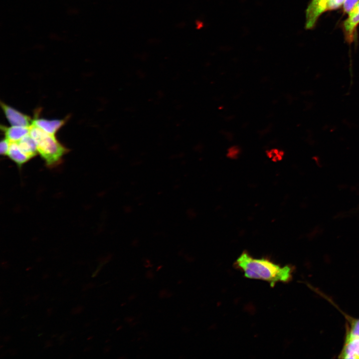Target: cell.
<instances>
[{
  "mask_svg": "<svg viewBox=\"0 0 359 359\" xmlns=\"http://www.w3.org/2000/svg\"><path fill=\"white\" fill-rule=\"evenodd\" d=\"M235 265L243 272L245 277L266 281L272 287L278 282H289L293 272L291 266H281L267 258H254L247 252L240 255Z\"/></svg>",
  "mask_w": 359,
  "mask_h": 359,
  "instance_id": "1",
  "label": "cell"
},
{
  "mask_svg": "<svg viewBox=\"0 0 359 359\" xmlns=\"http://www.w3.org/2000/svg\"><path fill=\"white\" fill-rule=\"evenodd\" d=\"M29 134L36 142L38 154L47 168H53L61 163L69 149L57 140L55 135L47 133L33 124L30 126Z\"/></svg>",
  "mask_w": 359,
  "mask_h": 359,
  "instance_id": "2",
  "label": "cell"
},
{
  "mask_svg": "<svg viewBox=\"0 0 359 359\" xmlns=\"http://www.w3.org/2000/svg\"><path fill=\"white\" fill-rule=\"evenodd\" d=\"M329 0H311L306 12V28L311 29L320 16L327 10Z\"/></svg>",
  "mask_w": 359,
  "mask_h": 359,
  "instance_id": "3",
  "label": "cell"
},
{
  "mask_svg": "<svg viewBox=\"0 0 359 359\" xmlns=\"http://www.w3.org/2000/svg\"><path fill=\"white\" fill-rule=\"evenodd\" d=\"M0 105L6 119L11 126L29 127L31 125L32 120L28 115L2 101L0 102Z\"/></svg>",
  "mask_w": 359,
  "mask_h": 359,
  "instance_id": "4",
  "label": "cell"
},
{
  "mask_svg": "<svg viewBox=\"0 0 359 359\" xmlns=\"http://www.w3.org/2000/svg\"><path fill=\"white\" fill-rule=\"evenodd\" d=\"M348 14V17L343 23V30L346 40L351 42L354 39L356 29L359 24V1Z\"/></svg>",
  "mask_w": 359,
  "mask_h": 359,
  "instance_id": "5",
  "label": "cell"
},
{
  "mask_svg": "<svg viewBox=\"0 0 359 359\" xmlns=\"http://www.w3.org/2000/svg\"><path fill=\"white\" fill-rule=\"evenodd\" d=\"M66 119L47 120L35 117L32 120V124L43 130L47 133L55 135L56 133L65 123Z\"/></svg>",
  "mask_w": 359,
  "mask_h": 359,
  "instance_id": "6",
  "label": "cell"
},
{
  "mask_svg": "<svg viewBox=\"0 0 359 359\" xmlns=\"http://www.w3.org/2000/svg\"><path fill=\"white\" fill-rule=\"evenodd\" d=\"M0 129L5 138L11 142H16L29 133L30 126H11L8 127L1 125Z\"/></svg>",
  "mask_w": 359,
  "mask_h": 359,
  "instance_id": "7",
  "label": "cell"
},
{
  "mask_svg": "<svg viewBox=\"0 0 359 359\" xmlns=\"http://www.w3.org/2000/svg\"><path fill=\"white\" fill-rule=\"evenodd\" d=\"M339 355V358L359 359V337L346 339Z\"/></svg>",
  "mask_w": 359,
  "mask_h": 359,
  "instance_id": "8",
  "label": "cell"
},
{
  "mask_svg": "<svg viewBox=\"0 0 359 359\" xmlns=\"http://www.w3.org/2000/svg\"><path fill=\"white\" fill-rule=\"evenodd\" d=\"M19 169L31 159L23 153L16 142H11L7 155Z\"/></svg>",
  "mask_w": 359,
  "mask_h": 359,
  "instance_id": "9",
  "label": "cell"
},
{
  "mask_svg": "<svg viewBox=\"0 0 359 359\" xmlns=\"http://www.w3.org/2000/svg\"><path fill=\"white\" fill-rule=\"evenodd\" d=\"M21 150L32 159L38 154L37 144L29 134L16 142Z\"/></svg>",
  "mask_w": 359,
  "mask_h": 359,
  "instance_id": "10",
  "label": "cell"
},
{
  "mask_svg": "<svg viewBox=\"0 0 359 359\" xmlns=\"http://www.w3.org/2000/svg\"><path fill=\"white\" fill-rule=\"evenodd\" d=\"M357 337H359V319L351 320L350 326L347 329L346 339Z\"/></svg>",
  "mask_w": 359,
  "mask_h": 359,
  "instance_id": "11",
  "label": "cell"
},
{
  "mask_svg": "<svg viewBox=\"0 0 359 359\" xmlns=\"http://www.w3.org/2000/svg\"><path fill=\"white\" fill-rule=\"evenodd\" d=\"M11 142L6 138L2 139L0 143V153L2 156H7Z\"/></svg>",
  "mask_w": 359,
  "mask_h": 359,
  "instance_id": "12",
  "label": "cell"
},
{
  "mask_svg": "<svg viewBox=\"0 0 359 359\" xmlns=\"http://www.w3.org/2000/svg\"><path fill=\"white\" fill-rule=\"evenodd\" d=\"M267 155L273 161H276L282 159L283 152L276 149H272L267 152Z\"/></svg>",
  "mask_w": 359,
  "mask_h": 359,
  "instance_id": "13",
  "label": "cell"
},
{
  "mask_svg": "<svg viewBox=\"0 0 359 359\" xmlns=\"http://www.w3.org/2000/svg\"><path fill=\"white\" fill-rule=\"evenodd\" d=\"M345 1V0H329L327 10L337 9L344 4Z\"/></svg>",
  "mask_w": 359,
  "mask_h": 359,
  "instance_id": "14",
  "label": "cell"
},
{
  "mask_svg": "<svg viewBox=\"0 0 359 359\" xmlns=\"http://www.w3.org/2000/svg\"><path fill=\"white\" fill-rule=\"evenodd\" d=\"M359 1V0H345L343 4L344 11L348 13Z\"/></svg>",
  "mask_w": 359,
  "mask_h": 359,
  "instance_id": "15",
  "label": "cell"
},
{
  "mask_svg": "<svg viewBox=\"0 0 359 359\" xmlns=\"http://www.w3.org/2000/svg\"><path fill=\"white\" fill-rule=\"evenodd\" d=\"M239 148L237 146H233L230 148L228 151L227 156L231 158H236L239 153Z\"/></svg>",
  "mask_w": 359,
  "mask_h": 359,
  "instance_id": "16",
  "label": "cell"
}]
</instances>
